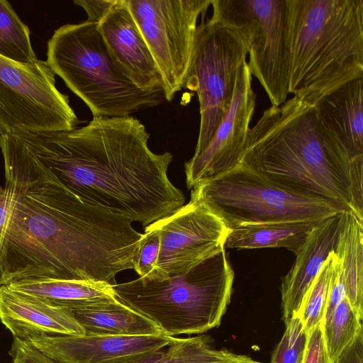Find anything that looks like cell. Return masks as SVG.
<instances>
[{
  "label": "cell",
  "instance_id": "cell-25",
  "mask_svg": "<svg viewBox=\"0 0 363 363\" xmlns=\"http://www.w3.org/2000/svg\"><path fill=\"white\" fill-rule=\"evenodd\" d=\"M206 335L178 338L166 350L155 352L146 363H217L233 353L217 350Z\"/></svg>",
  "mask_w": 363,
  "mask_h": 363
},
{
  "label": "cell",
  "instance_id": "cell-26",
  "mask_svg": "<svg viewBox=\"0 0 363 363\" xmlns=\"http://www.w3.org/2000/svg\"><path fill=\"white\" fill-rule=\"evenodd\" d=\"M331 256L305 294L298 314L306 333L320 325L325 317Z\"/></svg>",
  "mask_w": 363,
  "mask_h": 363
},
{
  "label": "cell",
  "instance_id": "cell-28",
  "mask_svg": "<svg viewBox=\"0 0 363 363\" xmlns=\"http://www.w3.org/2000/svg\"><path fill=\"white\" fill-rule=\"evenodd\" d=\"M160 239L157 230L151 224L145 233L134 259L133 269L139 277H148L154 270L160 254Z\"/></svg>",
  "mask_w": 363,
  "mask_h": 363
},
{
  "label": "cell",
  "instance_id": "cell-33",
  "mask_svg": "<svg viewBox=\"0 0 363 363\" xmlns=\"http://www.w3.org/2000/svg\"><path fill=\"white\" fill-rule=\"evenodd\" d=\"M10 202L11 193L9 189L6 187H0V247L9 213ZM1 286H3V284L0 270V288Z\"/></svg>",
  "mask_w": 363,
  "mask_h": 363
},
{
  "label": "cell",
  "instance_id": "cell-23",
  "mask_svg": "<svg viewBox=\"0 0 363 363\" xmlns=\"http://www.w3.org/2000/svg\"><path fill=\"white\" fill-rule=\"evenodd\" d=\"M30 30L11 4L0 0V55L20 63L38 60L33 49Z\"/></svg>",
  "mask_w": 363,
  "mask_h": 363
},
{
  "label": "cell",
  "instance_id": "cell-14",
  "mask_svg": "<svg viewBox=\"0 0 363 363\" xmlns=\"http://www.w3.org/2000/svg\"><path fill=\"white\" fill-rule=\"evenodd\" d=\"M178 338L146 336L52 335L28 339L60 363H121L164 349Z\"/></svg>",
  "mask_w": 363,
  "mask_h": 363
},
{
  "label": "cell",
  "instance_id": "cell-1",
  "mask_svg": "<svg viewBox=\"0 0 363 363\" xmlns=\"http://www.w3.org/2000/svg\"><path fill=\"white\" fill-rule=\"evenodd\" d=\"M133 116L93 117L70 130L0 136L6 183L59 186L84 203L147 226L184 206L167 176L169 152H153Z\"/></svg>",
  "mask_w": 363,
  "mask_h": 363
},
{
  "label": "cell",
  "instance_id": "cell-35",
  "mask_svg": "<svg viewBox=\"0 0 363 363\" xmlns=\"http://www.w3.org/2000/svg\"></svg>",
  "mask_w": 363,
  "mask_h": 363
},
{
  "label": "cell",
  "instance_id": "cell-19",
  "mask_svg": "<svg viewBox=\"0 0 363 363\" xmlns=\"http://www.w3.org/2000/svg\"><path fill=\"white\" fill-rule=\"evenodd\" d=\"M63 308L72 315L86 335L146 336L164 334L156 324L116 297Z\"/></svg>",
  "mask_w": 363,
  "mask_h": 363
},
{
  "label": "cell",
  "instance_id": "cell-32",
  "mask_svg": "<svg viewBox=\"0 0 363 363\" xmlns=\"http://www.w3.org/2000/svg\"><path fill=\"white\" fill-rule=\"evenodd\" d=\"M333 363H363V330L358 333Z\"/></svg>",
  "mask_w": 363,
  "mask_h": 363
},
{
  "label": "cell",
  "instance_id": "cell-24",
  "mask_svg": "<svg viewBox=\"0 0 363 363\" xmlns=\"http://www.w3.org/2000/svg\"><path fill=\"white\" fill-rule=\"evenodd\" d=\"M362 319L345 297L332 314L321 323L324 341L331 363L363 330Z\"/></svg>",
  "mask_w": 363,
  "mask_h": 363
},
{
  "label": "cell",
  "instance_id": "cell-5",
  "mask_svg": "<svg viewBox=\"0 0 363 363\" xmlns=\"http://www.w3.org/2000/svg\"><path fill=\"white\" fill-rule=\"evenodd\" d=\"M233 279L223 247L180 275L139 277L113 284V289L119 301L174 337L218 326L230 301Z\"/></svg>",
  "mask_w": 363,
  "mask_h": 363
},
{
  "label": "cell",
  "instance_id": "cell-17",
  "mask_svg": "<svg viewBox=\"0 0 363 363\" xmlns=\"http://www.w3.org/2000/svg\"><path fill=\"white\" fill-rule=\"evenodd\" d=\"M0 319L13 337L22 340L85 334L65 308L51 306L6 286L0 288Z\"/></svg>",
  "mask_w": 363,
  "mask_h": 363
},
{
  "label": "cell",
  "instance_id": "cell-20",
  "mask_svg": "<svg viewBox=\"0 0 363 363\" xmlns=\"http://www.w3.org/2000/svg\"><path fill=\"white\" fill-rule=\"evenodd\" d=\"M323 220L240 225L229 230L224 247L237 249L284 247L296 255L311 231Z\"/></svg>",
  "mask_w": 363,
  "mask_h": 363
},
{
  "label": "cell",
  "instance_id": "cell-9",
  "mask_svg": "<svg viewBox=\"0 0 363 363\" xmlns=\"http://www.w3.org/2000/svg\"><path fill=\"white\" fill-rule=\"evenodd\" d=\"M80 123L46 61L20 63L0 55V136L70 130Z\"/></svg>",
  "mask_w": 363,
  "mask_h": 363
},
{
  "label": "cell",
  "instance_id": "cell-6",
  "mask_svg": "<svg viewBox=\"0 0 363 363\" xmlns=\"http://www.w3.org/2000/svg\"><path fill=\"white\" fill-rule=\"evenodd\" d=\"M46 62L91 111L93 117L121 118L166 101L164 91L140 89L107 47L98 23L87 20L56 29Z\"/></svg>",
  "mask_w": 363,
  "mask_h": 363
},
{
  "label": "cell",
  "instance_id": "cell-31",
  "mask_svg": "<svg viewBox=\"0 0 363 363\" xmlns=\"http://www.w3.org/2000/svg\"><path fill=\"white\" fill-rule=\"evenodd\" d=\"M116 0H75L87 14V21L99 23L115 4Z\"/></svg>",
  "mask_w": 363,
  "mask_h": 363
},
{
  "label": "cell",
  "instance_id": "cell-30",
  "mask_svg": "<svg viewBox=\"0 0 363 363\" xmlns=\"http://www.w3.org/2000/svg\"><path fill=\"white\" fill-rule=\"evenodd\" d=\"M302 363H331L325 347L321 325L307 333Z\"/></svg>",
  "mask_w": 363,
  "mask_h": 363
},
{
  "label": "cell",
  "instance_id": "cell-12",
  "mask_svg": "<svg viewBox=\"0 0 363 363\" xmlns=\"http://www.w3.org/2000/svg\"><path fill=\"white\" fill-rule=\"evenodd\" d=\"M151 225L159 233L160 249L156 266L146 278L155 279L188 272L225 247L230 230L216 215L191 200Z\"/></svg>",
  "mask_w": 363,
  "mask_h": 363
},
{
  "label": "cell",
  "instance_id": "cell-7",
  "mask_svg": "<svg viewBox=\"0 0 363 363\" xmlns=\"http://www.w3.org/2000/svg\"><path fill=\"white\" fill-rule=\"evenodd\" d=\"M191 201L216 215L229 230L247 224L323 220L349 211L340 204L285 189L243 163L197 182Z\"/></svg>",
  "mask_w": 363,
  "mask_h": 363
},
{
  "label": "cell",
  "instance_id": "cell-22",
  "mask_svg": "<svg viewBox=\"0 0 363 363\" xmlns=\"http://www.w3.org/2000/svg\"><path fill=\"white\" fill-rule=\"evenodd\" d=\"M335 254L340 263L345 296L363 318V220L346 211Z\"/></svg>",
  "mask_w": 363,
  "mask_h": 363
},
{
  "label": "cell",
  "instance_id": "cell-2",
  "mask_svg": "<svg viewBox=\"0 0 363 363\" xmlns=\"http://www.w3.org/2000/svg\"><path fill=\"white\" fill-rule=\"evenodd\" d=\"M5 187L11 202L0 247L3 286L33 280L111 284L119 272L133 269L143 234L130 220L57 185Z\"/></svg>",
  "mask_w": 363,
  "mask_h": 363
},
{
  "label": "cell",
  "instance_id": "cell-27",
  "mask_svg": "<svg viewBox=\"0 0 363 363\" xmlns=\"http://www.w3.org/2000/svg\"><path fill=\"white\" fill-rule=\"evenodd\" d=\"M283 336L274 348L270 363H302L307 333L298 316L286 325Z\"/></svg>",
  "mask_w": 363,
  "mask_h": 363
},
{
  "label": "cell",
  "instance_id": "cell-4",
  "mask_svg": "<svg viewBox=\"0 0 363 363\" xmlns=\"http://www.w3.org/2000/svg\"><path fill=\"white\" fill-rule=\"evenodd\" d=\"M289 93L313 104L363 77V0H286Z\"/></svg>",
  "mask_w": 363,
  "mask_h": 363
},
{
  "label": "cell",
  "instance_id": "cell-21",
  "mask_svg": "<svg viewBox=\"0 0 363 363\" xmlns=\"http://www.w3.org/2000/svg\"><path fill=\"white\" fill-rule=\"evenodd\" d=\"M10 289L53 307L69 308L86 302L116 297L109 283L72 280L19 281Z\"/></svg>",
  "mask_w": 363,
  "mask_h": 363
},
{
  "label": "cell",
  "instance_id": "cell-29",
  "mask_svg": "<svg viewBox=\"0 0 363 363\" xmlns=\"http://www.w3.org/2000/svg\"><path fill=\"white\" fill-rule=\"evenodd\" d=\"M9 354L13 363H60L35 347L28 340L13 337Z\"/></svg>",
  "mask_w": 363,
  "mask_h": 363
},
{
  "label": "cell",
  "instance_id": "cell-16",
  "mask_svg": "<svg viewBox=\"0 0 363 363\" xmlns=\"http://www.w3.org/2000/svg\"><path fill=\"white\" fill-rule=\"evenodd\" d=\"M346 211L327 218L308 235L295 255L296 260L281 279L283 320L286 325L298 316L303 297L326 261L335 252Z\"/></svg>",
  "mask_w": 363,
  "mask_h": 363
},
{
  "label": "cell",
  "instance_id": "cell-11",
  "mask_svg": "<svg viewBox=\"0 0 363 363\" xmlns=\"http://www.w3.org/2000/svg\"><path fill=\"white\" fill-rule=\"evenodd\" d=\"M161 74L166 101L184 87L211 0H126Z\"/></svg>",
  "mask_w": 363,
  "mask_h": 363
},
{
  "label": "cell",
  "instance_id": "cell-18",
  "mask_svg": "<svg viewBox=\"0 0 363 363\" xmlns=\"http://www.w3.org/2000/svg\"><path fill=\"white\" fill-rule=\"evenodd\" d=\"M363 77L319 99L315 106L323 124L353 159L363 158Z\"/></svg>",
  "mask_w": 363,
  "mask_h": 363
},
{
  "label": "cell",
  "instance_id": "cell-10",
  "mask_svg": "<svg viewBox=\"0 0 363 363\" xmlns=\"http://www.w3.org/2000/svg\"><path fill=\"white\" fill-rule=\"evenodd\" d=\"M247 53L245 42L228 26L211 18L198 26L193 60L184 84L196 92L199 102L200 125L194 155L206 148L225 116Z\"/></svg>",
  "mask_w": 363,
  "mask_h": 363
},
{
  "label": "cell",
  "instance_id": "cell-15",
  "mask_svg": "<svg viewBox=\"0 0 363 363\" xmlns=\"http://www.w3.org/2000/svg\"><path fill=\"white\" fill-rule=\"evenodd\" d=\"M98 28L110 52L135 84L147 91H164L160 71L126 0H116Z\"/></svg>",
  "mask_w": 363,
  "mask_h": 363
},
{
  "label": "cell",
  "instance_id": "cell-34",
  "mask_svg": "<svg viewBox=\"0 0 363 363\" xmlns=\"http://www.w3.org/2000/svg\"><path fill=\"white\" fill-rule=\"evenodd\" d=\"M217 363H262L252 359V358L242 354H237L233 353L228 358L218 362Z\"/></svg>",
  "mask_w": 363,
  "mask_h": 363
},
{
  "label": "cell",
  "instance_id": "cell-8",
  "mask_svg": "<svg viewBox=\"0 0 363 363\" xmlns=\"http://www.w3.org/2000/svg\"><path fill=\"white\" fill-rule=\"evenodd\" d=\"M211 19L234 30L245 42L247 65L279 106L289 93L286 0H211Z\"/></svg>",
  "mask_w": 363,
  "mask_h": 363
},
{
  "label": "cell",
  "instance_id": "cell-3",
  "mask_svg": "<svg viewBox=\"0 0 363 363\" xmlns=\"http://www.w3.org/2000/svg\"><path fill=\"white\" fill-rule=\"evenodd\" d=\"M241 163L293 192L345 206L363 220V158H352L314 104L294 96L248 132Z\"/></svg>",
  "mask_w": 363,
  "mask_h": 363
},
{
  "label": "cell",
  "instance_id": "cell-13",
  "mask_svg": "<svg viewBox=\"0 0 363 363\" xmlns=\"http://www.w3.org/2000/svg\"><path fill=\"white\" fill-rule=\"evenodd\" d=\"M256 106L247 62L238 73L231 104L206 148L184 164L189 189L199 181L230 170L242 162Z\"/></svg>",
  "mask_w": 363,
  "mask_h": 363
}]
</instances>
